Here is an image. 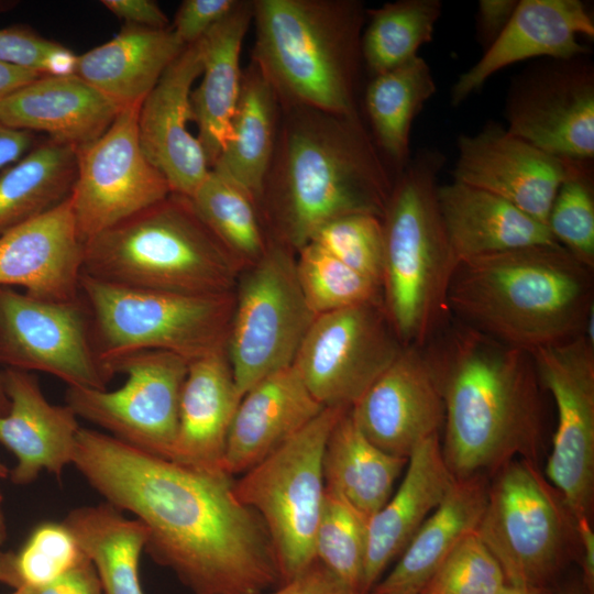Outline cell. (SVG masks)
<instances>
[{"label":"cell","instance_id":"1","mask_svg":"<svg viewBox=\"0 0 594 594\" xmlns=\"http://www.w3.org/2000/svg\"><path fill=\"white\" fill-rule=\"evenodd\" d=\"M73 465L105 499L147 528L145 552L194 594H260L280 578L268 534L233 480L80 428Z\"/></svg>","mask_w":594,"mask_h":594},{"label":"cell","instance_id":"2","mask_svg":"<svg viewBox=\"0 0 594 594\" xmlns=\"http://www.w3.org/2000/svg\"><path fill=\"white\" fill-rule=\"evenodd\" d=\"M424 349L443 397L441 448L453 477H490L515 459L537 463L542 385L532 354L452 317Z\"/></svg>","mask_w":594,"mask_h":594},{"label":"cell","instance_id":"3","mask_svg":"<svg viewBox=\"0 0 594 594\" xmlns=\"http://www.w3.org/2000/svg\"><path fill=\"white\" fill-rule=\"evenodd\" d=\"M280 106L285 117L263 196L272 194L288 244L301 249L322 226L346 215L382 218L393 184L360 116Z\"/></svg>","mask_w":594,"mask_h":594},{"label":"cell","instance_id":"4","mask_svg":"<svg viewBox=\"0 0 594 594\" xmlns=\"http://www.w3.org/2000/svg\"><path fill=\"white\" fill-rule=\"evenodd\" d=\"M593 290V270L556 243L459 263L447 300L452 318L532 353L584 334Z\"/></svg>","mask_w":594,"mask_h":594},{"label":"cell","instance_id":"5","mask_svg":"<svg viewBox=\"0 0 594 594\" xmlns=\"http://www.w3.org/2000/svg\"><path fill=\"white\" fill-rule=\"evenodd\" d=\"M252 63L280 105L359 117L363 4L354 0H254Z\"/></svg>","mask_w":594,"mask_h":594},{"label":"cell","instance_id":"6","mask_svg":"<svg viewBox=\"0 0 594 594\" xmlns=\"http://www.w3.org/2000/svg\"><path fill=\"white\" fill-rule=\"evenodd\" d=\"M240 266L190 199L170 194L88 240L82 274L131 288L221 295L232 293Z\"/></svg>","mask_w":594,"mask_h":594},{"label":"cell","instance_id":"7","mask_svg":"<svg viewBox=\"0 0 594 594\" xmlns=\"http://www.w3.org/2000/svg\"><path fill=\"white\" fill-rule=\"evenodd\" d=\"M444 163L422 150L400 170L382 217V295L403 346H424L450 319L447 294L453 262L437 198Z\"/></svg>","mask_w":594,"mask_h":594},{"label":"cell","instance_id":"8","mask_svg":"<svg viewBox=\"0 0 594 594\" xmlns=\"http://www.w3.org/2000/svg\"><path fill=\"white\" fill-rule=\"evenodd\" d=\"M80 296L89 312L96 351L110 371L116 361L140 351H168L191 362L226 348L234 307L232 293L183 295L139 289L85 274Z\"/></svg>","mask_w":594,"mask_h":594},{"label":"cell","instance_id":"9","mask_svg":"<svg viewBox=\"0 0 594 594\" xmlns=\"http://www.w3.org/2000/svg\"><path fill=\"white\" fill-rule=\"evenodd\" d=\"M345 410L324 407L294 437L233 481L237 497L256 513L268 534L280 583L315 561L314 541L326 491L323 452Z\"/></svg>","mask_w":594,"mask_h":594},{"label":"cell","instance_id":"10","mask_svg":"<svg viewBox=\"0 0 594 594\" xmlns=\"http://www.w3.org/2000/svg\"><path fill=\"white\" fill-rule=\"evenodd\" d=\"M573 529L559 493L537 463L515 459L493 474L476 534L507 583L552 586Z\"/></svg>","mask_w":594,"mask_h":594},{"label":"cell","instance_id":"11","mask_svg":"<svg viewBox=\"0 0 594 594\" xmlns=\"http://www.w3.org/2000/svg\"><path fill=\"white\" fill-rule=\"evenodd\" d=\"M316 317L302 296L287 248L267 245L240 283L226 343L241 396L293 364Z\"/></svg>","mask_w":594,"mask_h":594},{"label":"cell","instance_id":"12","mask_svg":"<svg viewBox=\"0 0 594 594\" xmlns=\"http://www.w3.org/2000/svg\"><path fill=\"white\" fill-rule=\"evenodd\" d=\"M189 362L162 350L129 354L111 365L127 376L114 391L67 387L65 402L78 418L147 453L169 458Z\"/></svg>","mask_w":594,"mask_h":594},{"label":"cell","instance_id":"13","mask_svg":"<svg viewBox=\"0 0 594 594\" xmlns=\"http://www.w3.org/2000/svg\"><path fill=\"white\" fill-rule=\"evenodd\" d=\"M383 302L319 315L293 362L323 407L351 408L403 350Z\"/></svg>","mask_w":594,"mask_h":594},{"label":"cell","instance_id":"14","mask_svg":"<svg viewBox=\"0 0 594 594\" xmlns=\"http://www.w3.org/2000/svg\"><path fill=\"white\" fill-rule=\"evenodd\" d=\"M0 364L51 374L68 387L107 389L114 376L96 351L80 296L51 301L0 286Z\"/></svg>","mask_w":594,"mask_h":594},{"label":"cell","instance_id":"15","mask_svg":"<svg viewBox=\"0 0 594 594\" xmlns=\"http://www.w3.org/2000/svg\"><path fill=\"white\" fill-rule=\"evenodd\" d=\"M140 108H122L99 138L76 148L70 200L85 243L172 194L166 178L141 146Z\"/></svg>","mask_w":594,"mask_h":594},{"label":"cell","instance_id":"16","mask_svg":"<svg viewBox=\"0 0 594 594\" xmlns=\"http://www.w3.org/2000/svg\"><path fill=\"white\" fill-rule=\"evenodd\" d=\"M557 408L544 476L573 521L590 518L594 492V342L584 334L531 353Z\"/></svg>","mask_w":594,"mask_h":594},{"label":"cell","instance_id":"17","mask_svg":"<svg viewBox=\"0 0 594 594\" xmlns=\"http://www.w3.org/2000/svg\"><path fill=\"white\" fill-rule=\"evenodd\" d=\"M453 180L492 193L547 226L562 183L582 163L553 156L491 123L460 135Z\"/></svg>","mask_w":594,"mask_h":594},{"label":"cell","instance_id":"18","mask_svg":"<svg viewBox=\"0 0 594 594\" xmlns=\"http://www.w3.org/2000/svg\"><path fill=\"white\" fill-rule=\"evenodd\" d=\"M510 134L561 160L594 155V80L588 68L561 65L526 78L507 107Z\"/></svg>","mask_w":594,"mask_h":594},{"label":"cell","instance_id":"19","mask_svg":"<svg viewBox=\"0 0 594 594\" xmlns=\"http://www.w3.org/2000/svg\"><path fill=\"white\" fill-rule=\"evenodd\" d=\"M350 414L372 443L397 457L408 458L417 444L440 435L444 403L424 346H404Z\"/></svg>","mask_w":594,"mask_h":594},{"label":"cell","instance_id":"20","mask_svg":"<svg viewBox=\"0 0 594 594\" xmlns=\"http://www.w3.org/2000/svg\"><path fill=\"white\" fill-rule=\"evenodd\" d=\"M202 72L201 40L187 45L143 100L139 139L148 161L164 175L172 194L191 198L210 172L193 121L191 87Z\"/></svg>","mask_w":594,"mask_h":594},{"label":"cell","instance_id":"21","mask_svg":"<svg viewBox=\"0 0 594 594\" xmlns=\"http://www.w3.org/2000/svg\"><path fill=\"white\" fill-rule=\"evenodd\" d=\"M84 252L69 196L0 235V286L23 287L43 300H77Z\"/></svg>","mask_w":594,"mask_h":594},{"label":"cell","instance_id":"22","mask_svg":"<svg viewBox=\"0 0 594 594\" xmlns=\"http://www.w3.org/2000/svg\"><path fill=\"white\" fill-rule=\"evenodd\" d=\"M593 38L594 23L579 0H521L482 57L451 90V102H463L498 70L532 57L571 61L587 52L579 40Z\"/></svg>","mask_w":594,"mask_h":594},{"label":"cell","instance_id":"23","mask_svg":"<svg viewBox=\"0 0 594 594\" xmlns=\"http://www.w3.org/2000/svg\"><path fill=\"white\" fill-rule=\"evenodd\" d=\"M0 380L10 404L0 415V444L16 459L12 483L31 484L43 471L61 477L73 464L78 417L66 404H51L30 372L6 367Z\"/></svg>","mask_w":594,"mask_h":594},{"label":"cell","instance_id":"24","mask_svg":"<svg viewBox=\"0 0 594 594\" xmlns=\"http://www.w3.org/2000/svg\"><path fill=\"white\" fill-rule=\"evenodd\" d=\"M455 479L443 458L440 435L413 450L404 477L385 505L367 522L363 592L370 594L386 568L446 497Z\"/></svg>","mask_w":594,"mask_h":594},{"label":"cell","instance_id":"25","mask_svg":"<svg viewBox=\"0 0 594 594\" xmlns=\"http://www.w3.org/2000/svg\"><path fill=\"white\" fill-rule=\"evenodd\" d=\"M241 398L226 348L189 362L168 459L199 471L227 474V439Z\"/></svg>","mask_w":594,"mask_h":594},{"label":"cell","instance_id":"26","mask_svg":"<svg viewBox=\"0 0 594 594\" xmlns=\"http://www.w3.org/2000/svg\"><path fill=\"white\" fill-rule=\"evenodd\" d=\"M324 407L293 365L253 385L235 410L224 453V471L242 474L277 450Z\"/></svg>","mask_w":594,"mask_h":594},{"label":"cell","instance_id":"27","mask_svg":"<svg viewBox=\"0 0 594 594\" xmlns=\"http://www.w3.org/2000/svg\"><path fill=\"white\" fill-rule=\"evenodd\" d=\"M120 108L76 75H43L0 101V123L76 148L99 138Z\"/></svg>","mask_w":594,"mask_h":594},{"label":"cell","instance_id":"28","mask_svg":"<svg viewBox=\"0 0 594 594\" xmlns=\"http://www.w3.org/2000/svg\"><path fill=\"white\" fill-rule=\"evenodd\" d=\"M437 198L453 268L484 255L557 243L544 223L486 190L452 180L438 186Z\"/></svg>","mask_w":594,"mask_h":594},{"label":"cell","instance_id":"29","mask_svg":"<svg viewBox=\"0 0 594 594\" xmlns=\"http://www.w3.org/2000/svg\"><path fill=\"white\" fill-rule=\"evenodd\" d=\"M185 47L170 26L125 24L110 41L77 56L74 75L120 109L142 105Z\"/></svg>","mask_w":594,"mask_h":594},{"label":"cell","instance_id":"30","mask_svg":"<svg viewBox=\"0 0 594 594\" xmlns=\"http://www.w3.org/2000/svg\"><path fill=\"white\" fill-rule=\"evenodd\" d=\"M252 15V1H240L201 38V80L191 91L190 105L197 139L210 168L230 135L243 74L240 54Z\"/></svg>","mask_w":594,"mask_h":594},{"label":"cell","instance_id":"31","mask_svg":"<svg viewBox=\"0 0 594 594\" xmlns=\"http://www.w3.org/2000/svg\"><path fill=\"white\" fill-rule=\"evenodd\" d=\"M488 487L486 475L455 480L398 557L395 566L370 594L425 588L459 542L476 531L486 506Z\"/></svg>","mask_w":594,"mask_h":594},{"label":"cell","instance_id":"32","mask_svg":"<svg viewBox=\"0 0 594 594\" xmlns=\"http://www.w3.org/2000/svg\"><path fill=\"white\" fill-rule=\"evenodd\" d=\"M279 98L253 63L242 74L229 139L213 169L245 189L258 204L275 151Z\"/></svg>","mask_w":594,"mask_h":594},{"label":"cell","instance_id":"33","mask_svg":"<svg viewBox=\"0 0 594 594\" xmlns=\"http://www.w3.org/2000/svg\"><path fill=\"white\" fill-rule=\"evenodd\" d=\"M408 458L389 454L372 443L350 409L336 422L326 443L322 471L327 490L370 519L388 501Z\"/></svg>","mask_w":594,"mask_h":594},{"label":"cell","instance_id":"34","mask_svg":"<svg viewBox=\"0 0 594 594\" xmlns=\"http://www.w3.org/2000/svg\"><path fill=\"white\" fill-rule=\"evenodd\" d=\"M62 521L95 568L103 594H144L140 560L148 531L141 520L102 502L74 508Z\"/></svg>","mask_w":594,"mask_h":594},{"label":"cell","instance_id":"35","mask_svg":"<svg viewBox=\"0 0 594 594\" xmlns=\"http://www.w3.org/2000/svg\"><path fill=\"white\" fill-rule=\"evenodd\" d=\"M77 174L76 147L48 139L0 175V235L66 200Z\"/></svg>","mask_w":594,"mask_h":594},{"label":"cell","instance_id":"36","mask_svg":"<svg viewBox=\"0 0 594 594\" xmlns=\"http://www.w3.org/2000/svg\"><path fill=\"white\" fill-rule=\"evenodd\" d=\"M436 92L428 63L420 56L372 77L365 107L375 144L400 170L409 162L413 122Z\"/></svg>","mask_w":594,"mask_h":594},{"label":"cell","instance_id":"37","mask_svg":"<svg viewBox=\"0 0 594 594\" xmlns=\"http://www.w3.org/2000/svg\"><path fill=\"white\" fill-rule=\"evenodd\" d=\"M442 12L440 0H400L370 12L361 38V53L372 77L418 56L432 41Z\"/></svg>","mask_w":594,"mask_h":594},{"label":"cell","instance_id":"38","mask_svg":"<svg viewBox=\"0 0 594 594\" xmlns=\"http://www.w3.org/2000/svg\"><path fill=\"white\" fill-rule=\"evenodd\" d=\"M217 239L241 264H254L267 245L257 213V202L240 185L210 169L189 198Z\"/></svg>","mask_w":594,"mask_h":594},{"label":"cell","instance_id":"39","mask_svg":"<svg viewBox=\"0 0 594 594\" xmlns=\"http://www.w3.org/2000/svg\"><path fill=\"white\" fill-rule=\"evenodd\" d=\"M87 562L63 521H43L18 550H0V584L13 591L37 588Z\"/></svg>","mask_w":594,"mask_h":594},{"label":"cell","instance_id":"40","mask_svg":"<svg viewBox=\"0 0 594 594\" xmlns=\"http://www.w3.org/2000/svg\"><path fill=\"white\" fill-rule=\"evenodd\" d=\"M367 522L344 498L326 488L314 541L315 560L360 593H364Z\"/></svg>","mask_w":594,"mask_h":594},{"label":"cell","instance_id":"41","mask_svg":"<svg viewBox=\"0 0 594 594\" xmlns=\"http://www.w3.org/2000/svg\"><path fill=\"white\" fill-rule=\"evenodd\" d=\"M295 268L302 296L316 316L383 302L378 284L355 272L315 242L298 250Z\"/></svg>","mask_w":594,"mask_h":594},{"label":"cell","instance_id":"42","mask_svg":"<svg viewBox=\"0 0 594 594\" xmlns=\"http://www.w3.org/2000/svg\"><path fill=\"white\" fill-rule=\"evenodd\" d=\"M547 227L557 243L594 268V197L587 164L579 166L558 189Z\"/></svg>","mask_w":594,"mask_h":594},{"label":"cell","instance_id":"43","mask_svg":"<svg viewBox=\"0 0 594 594\" xmlns=\"http://www.w3.org/2000/svg\"><path fill=\"white\" fill-rule=\"evenodd\" d=\"M310 242L382 287L384 235L381 217L352 213L337 218L322 226Z\"/></svg>","mask_w":594,"mask_h":594},{"label":"cell","instance_id":"44","mask_svg":"<svg viewBox=\"0 0 594 594\" xmlns=\"http://www.w3.org/2000/svg\"><path fill=\"white\" fill-rule=\"evenodd\" d=\"M504 572L475 532L451 551L426 586L429 594H496Z\"/></svg>","mask_w":594,"mask_h":594},{"label":"cell","instance_id":"45","mask_svg":"<svg viewBox=\"0 0 594 594\" xmlns=\"http://www.w3.org/2000/svg\"><path fill=\"white\" fill-rule=\"evenodd\" d=\"M77 56L69 48L31 30L23 28L0 30L1 63L43 75L67 76L75 73Z\"/></svg>","mask_w":594,"mask_h":594},{"label":"cell","instance_id":"46","mask_svg":"<svg viewBox=\"0 0 594 594\" xmlns=\"http://www.w3.org/2000/svg\"><path fill=\"white\" fill-rule=\"evenodd\" d=\"M239 2L240 0H185L180 3L170 28L183 44H194L232 12Z\"/></svg>","mask_w":594,"mask_h":594},{"label":"cell","instance_id":"47","mask_svg":"<svg viewBox=\"0 0 594 594\" xmlns=\"http://www.w3.org/2000/svg\"><path fill=\"white\" fill-rule=\"evenodd\" d=\"M260 594H364L353 591L336 579L316 560L304 571Z\"/></svg>","mask_w":594,"mask_h":594},{"label":"cell","instance_id":"48","mask_svg":"<svg viewBox=\"0 0 594 594\" xmlns=\"http://www.w3.org/2000/svg\"><path fill=\"white\" fill-rule=\"evenodd\" d=\"M20 591L25 594H103L100 580L90 562L68 571L44 586Z\"/></svg>","mask_w":594,"mask_h":594},{"label":"cell","instance_id":"49","mask_svg":"<svg viewBox=\"0 0 594 594\" xmlns=\"http://www.w3.org/2000/svg\"><path fill=\"white\" fill-rule=\"evenodd\" d=\"M101 3L125 24L152 29L169 28L168 18L160 6L151 0H102Z\"/></svg>","mask_w":594,"mask_h":594},{"label":"cell","instance_id":"50","mask_svg":"<svg viewBox=\"0 0 594 594\" xmlns=\"http://www.w3.org/2000/svg\"><path fill=\"white\" fill-rule=\"evenodd\" d=\"M518 1L481 0L477 12L479 38L487 48L510 20Z\"/></svg>","mask_w":594,"mask_h":594},{"label":"cell","instance_id":"51","mask_svg":"<svg viewBox=\"0 0 594 594\" xmlns=\"http://www.w3.org/2000/svg\"><path fill=\"white\" fill-rule=\"evenodd\" d=\"M33 132L0 123V167L21 160L33 148Z\"/></svg>","mask_w":594,"mask_h":594},{"label":"cell","instance_id":"52","mask_svg":"<svg viewBox=\"0 0 594 594\" xmlns=\"http://www.w3.org/2000/svg\"><path fill=\"white\" fill-rule=\"evenodd\" d=\"M574 532L581 547L583 587L588 594L594 588V531L590 518L573 521Z\"/></svg>","mask_w":594,"mask_h":594},{"label":"cell","instance_id":"53","mask_svg":"<svg viewBox=\"0 0 594 594\" xmlns=\"http://www.w3.org/2000/svg\"><path fill=\"white\" fill-rule=\"evenodd\" d=\"M41 76L43 74L35 70L0 62V101Z\"/></svg>","mask_w":594,"mask_h":594},{"label":"cell","instance_id":"54","mask_svg":"<svg viewBox=\"0 0 594 594\" xmlns=\"http://www.w3.org/2000/svg\"><path fill=\"white\" fill-rule=\"evenodd\" d=\"M496 594H557L552 586L514 585L506 583Z\"/></svg>","mask_w":594,"mask_h":594},{"label":"cell","instance_id":"55","mask_svg":"<svg viewBox=\"0 0 594 594\" xmlns=\"http://www.w3.org/2000/svg\"><path fill=\"white\" fill-rule=\"evenodd\" d=\"M8 537V527L3 510V497L0 493V547L6 542Z\"/></svg>","mask_w":594,"mask_h":594},{"label":"cell","instance_id":"56","mask_svg":"<svg viewBox=\"0 0 594 594\" xmlns=\"http://www.w3.org/2000/svg\"><path fill=\"white\" fill-rule=\"evenodd\" d=\"M9 399L4 393L1 380H0V415H4L9 410Z\"/></svg>","mask_w":594,"mask_h":594},{"label":"cell","instance_id":"57","mask_svg":"<svg viewBox=\"0 0 594 594\" xmlns=\"http://www.w3.org/2000/svg\"><path fill=\"white\" fill-rule=\"evenodd\" d=\"M557 594H588L585 588H575V587H570V588H565V590H561V591H557Z\"/></svg>","mask_w":594,"mask_h":594},{"label":"cell","instance_id":"58","mask_svg":"<svg viewBox=\"0 0 594 594\" xmlns=\"http://www.w3.org/2000/svg\"><path fill=\"white\" fill-rule=\"evenodd\" d=\"M10 475V471L7 465L0 461V479H6Z\"/></svg>","mask_w":594,"mask_h":594},{"label":"cell","instance_id":"59","mask_svg":"<svg viewBox=\"0 0 594 594\" xmlns=\"http://www.w3.org/2000/svg\"><path fill=\"white\" fill-rule=\"evenodd\" d=\"M391 594H429L425 588L422 590H418V591H404V592H396V593H391Z\"/></svg>","mask_w":594,"mask_h":594},{"label":"cell","instance_id":"60","mask_svg":"<svg viewBox=\"0 0 594 594\" xmlns=\"http://www.w3.org/2000/svg\"><path fill=\"white\" fill-rule=\"evenodd\" d=\"M9 594H25V593L23 591H13V592H11Z\"/></svg>","mask_w":594,"mask_h":594}]
</instances>
